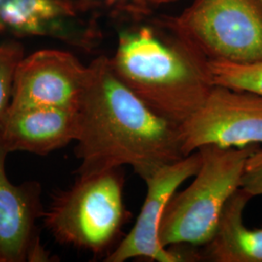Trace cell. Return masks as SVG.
<instances>
[{
  "label": "cell",
  "instance_id": "cell-1",
  "mask_svg": "<svg viewBox=\"0 0 262 262\" xmlns=\"http://www.w3.org/2000/svg\"><path fill=\"white\" fill-rule=\"evenodd\" d=\"M77 109L79 177L128 165L144 181L185 158L180 125L152 112L115 73L110 57L89 64Z\"/></svg>",
  "mask_w": 262,
  "mask_h": 262
},
{
  "label": "cell",
  "instance_id": "cell-2",
  "mask_svg": "<svg viewBox=\"0 0 262 262\" xmlns=\"http://www.w3.org/2000/svg\"><path fill=\"white\" fill-rule=\"evenodd\" d=\"M110 61L133 94L177 125L196 112L215 85L210 61L159 19L122 29Z\"/></svg>",
  "mask_w": 262,
  "mask_h": 262
},
{
  "label": "cell",
  "instance_id": "cell-3",
  "mask_svg": "<svg viewBox=\"0 0 262 262\" xmlns=\"http://www.w3.org/2000/svg\"><path fill=\"white\" fill-rule=\"evenodd\" d=\"M258 144L243 148L204 146L195 179L169 199L160 221L159 242L164 248L202 247L215 233L226 202L240 187L247 159Z\"/></svg>",
  "mask_w": 262,
  "mask_h": 262
},
{
  "label": "cell",
  "instance_id": "cell-4",
  "mask_svg": "<svg viewBox=\"0 0 262 262\" xmlns=\"http://www.w3.org/2000/svg\"><path fill=\"white\" fill-rule=\"evenodd\" d=\"M123 186L122 168L78 177L69 189L54 197L42 215L44 224L60 244L108 255L129 220Z\"/></svg>",
  "mask_w": 262,
  "mask_h": 262
},
{
  "label": "cell",
  "instance_id": "cell-5",
  "mask_svg": "<svg viewBox=\"0 0 262 262\" xmlns=\"http://www.w3.org/2000/svg\"><path fill=\"white\" fill-rule=\"evenodd\" d=\"M159 19L209 61L262 58L260 0H193L178 15Z\"/></svg>",
  "mask_w": 262,
  "mask_h": 262
},
{
  "label": "cell",
  "instance_id": "cell-6",
  "mask_svg": "<svg viewBox=\"0 0 262 262\" xmlns=\"http://www.w3.org/2000/svg\"><path fill=\"white\" fill-rule=\"evenodd\" d=\"M180 131L186 157L210 145L243 148L261 144L262 96L215 84Z\"/></svg>",
  "mask_w": 262,
  "mask_h": 262
},
{
  "label": "cell",
  "instance_id": "cell-7",
  "mask_svg": "<svg viewBox=\"0 0 262 262\" xmlns=\"http://www.w3.org/2000/svg\"><path fill=\"white\" fill-rule=\"evenodd\" d=\"M89 79V66L73 54L41 50L24 56L17 66L11 111L37 107L77 110Z\"/></svg>",
  "mask_w": 262,
  "mask_h": 262
},
{
  "label": "cell",
  "instance_id": "cell-8",
  "mask_svg": "<svg viewBox=\"0 0 262 262\" xmlns=\"http://www.w3.org/2000/svg\"><path fill=\"white\" fill-rule=\"evenodd\" d=\"M201 164L202 155L197 150L159 168L146 179L147 194L135 225L104 261L124 262L132 258H147L158 262L186 261L179 251L161 246L159 225L169 199L184 182L196 175Z\"/></svg>",
  "mask_w": 262,
  "mask_h": 262
},
{
  "label": "cell",
  "instance_id": "cell-9",
  "mask_svg": "<svg viewBox=\"0 0 262 262\" xmlns=\"http://www.w3.org/2000/svg\"><path fill=\"white\" fill-rule=\"evenodd\" d=\"M83 0H0V28L19 36L54 38L84 51L93 50L100 32L84 18Z\"/></svg>",
  "mask_w": 262,
  "mask_h": 262
},
{
  "label": "cell",
  "instance_id": "cell-10",
  "mask_svg": "<svg viewBox=\"0 0 262 262\" xmlns=\"http://www.w3.org/2000/svg\"><path fill=\"white\" fill-rule=\"evenodd\" d=\"M9 150L0 140V253L5 262L28 261L40 241L36 221L44 214L37 182L14 185L6 174Z\"/></svg>",
  "mask_w": 262,
  "mask_h": 262
},
{
  "label": "cell",
  "instance_id": "cell-11",
  "mask_svg": "<svg viewBox=\"0 0 262 262\" xmlns=\"http://www.w3.org/2000/svg\"><path fill=\"white\" fill-rule=\"evenodd\" d=\"M77 110L37 107L6 110L0 117V140L12 151L46 156L76 141Z\"/></svg>",
  "mask_w": 262,
  "mask_h": 262
},
{
  "label": "cell",
  "instance_id": "cell-12",
  "mask_svg": "<svg viewBox=\"0 0 262 262\" xmlns=\"http://www.w3.org/2000/svg\"><path fill=\"white\" fill-rule=\"evenodd\" d=\"M252 196L239 187L226 202L215 233L197 252V260L262 262V228L244 225V210Z\"/></svg>",
  "mask_w": 262,
  "mask_h": 262
},
{
  "label": "cell",
  "instance_id": "cell-13",
  "mask_svg": "<svg viewBox=\"0 0 262 262\" xmlns=\"http://www.w3.org/2000/svg\"><path fill=\"white\" fill-rule=\"evenodd\" d=\"M210 70L216 85L252 92L262 96V58L248 63L210 61Z\"/></svg>",
  "mask_w": 262,
  "mask_h": 262
},
{
  "label": "cell",
  "instance_id": "cell-14",
  "mask_svg": "<svg viewBox=\"0 0 262 262\" xmlns=\"http://www.w3.org/2000/svg\"><path fill=\"white\" fill-rule=\"evenodd\" d=\"M92 9L102 7L132 23L149 18L156 10L179 0H84Z\"/></svg>",
  "mask_w": 262,
  "mask_h": 262
},
{
  "label": "cell",
  "instance_id": "cell-15",
  "mask_svg": "<svg viewBox=\"0 0 262 262\" xmlns=\"http://www.w3.org/2000/svg\"><path fill=\"white\" fill-rule=\"evenodd\" d=\"M24 56L25 50L18 42L0 44V117L9 107L14 76Z\"/></svg>",
  "mask_w": 262,
  "mask_h": 262
},
{
  "label": "cell",
  "instance_id": "cell-16",
  "mask_svg": "<svg viewBox=\"0 0 262 262\" xmlns=\"http://www.w3.org/2000/svg\"><path fill=\"white\" fill-rule=\"evenodd\" d=\"M240 187L252 197L262 195V150L257 149L247 159Z\"/></svg>",
  "mask_w": 262,
  "mask_h": 262
},
{
  "label": "cell",
  "instance_id": "cell-17",
  "mask_svg": "<svg viewBox=\"0 0 262 262\" xmlns=\"http://www.w3.org/2000/svg\"><path fill=\"white\" fill-rule=\"evenodd\" d=\"M0 262H5L4 261V258H3V256L1 255V253H0Z\"/></svg>",
  "mask_w": 262,
  "mask_h": 262
},
{
  "label": "cell",
  "instance_id": "cell-18",
  "mask_svg": "<svg viewBox=\"0 0 262 262\" xmlns=\"http://www.w3.org/2000/svg\"><path fill=\"white\" fill-rule=\"evenodd\" d=\"M260 1H261V3H262V0H260Z\"/></svg>",
  "mask_w": 262,
  "mask_h": 262
}]
</instances>
